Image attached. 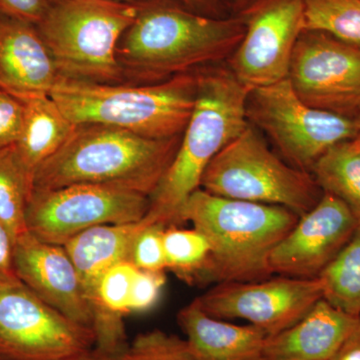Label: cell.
<instances>
[{"mask_svg":"<svg viewBox=\"0 0 360 360\" xmlns=\"http://www.w3.org/2000/svg\"><path fill=\"white\" fill-rule=\"evenodd\" d=\"M245 32L238 14L212 18L170 0H143L117 46L124 75L155 80L231 56Z\"/></svg>","mask_w":360,"mask_h":360,"instance_id":"obj_1","label":"cell"},{"mask_svg":"<svg viewBox=\"0 0 360 360\" xmlns=\"http://www.w3.org/2000/svg\"><path fill=\"white\" fill-rule=\"evenodd\" d=\"M298 217L281 206L194 191L180 210L179 224L191 222L210 243V257L198 284L269 278L270 255Z\"/></svg>","mask_w":360,"mask_h":360,"instance_id":"obj_2","label":"cell"},{"mask_svg":"<svg viewBox=\"0 0 360 360\" xmlns=\"http://www.w3.org/2000/svg\"><path fill=\"white\" fill-rule=\"evenodd\" d=\"M245 89L231 70L198 75L195 105L174 160L149 195L143 219L149 224H179L182 206L200 188L213 158L248 127Z\"/></svg>","mask_w":360,"mask_h":360,"instance_id":"obj_3","label":"cell"},{"mask_svg":"<svg viewBox=\"0 0 360 360\" xmlns=\"http://www.w3.org/2000/svg\"><path fill=\"white\" fill-rule=\"evenodd\" d=\"M181 136L153 139L108 125H75L63 148L37 168L33 188L99 184L149 198L174 160Z\"/></svg>","mask_w":360,"mask_h":360,"instance_id":"obj_4","label":"cell"},{"mask_svg":"<svg viewBox=\"0 0 360 360\" xmlns=\"http://www.w3.org/2000/svg\"><path fill=\"white\" fill-rule=\"evenodd\" d=\"M198 75L155 84H97L59 75L49 96L75 125L103 124L153 139L184 134L195 105Z\"/></svg>","mask_w":360,"mask_h":360,"instance_id":"obj_5","label":"cell"},{"mask_svg":"<svg viewBox=\"0 0 360 360\" xmlns=\"http://www.w3.org/2000/svg\"><path fill=\"white\" fill-rule=\"evenodd\" d=\"M37 25L61 77L120 84L125 77L117 46L141 4L110 0H49Z\"/></svg>","mask_w":360,"mask_h":360,"instance_id":"obj_6","label":"cell"},{"mask_svg":"<svg viewBox=\"0 0 360 360\" xmlns=\"http://www.w3.org/2000/svg\"><path fill=\"white\" fill-rule=\"evenodd\" d=\"M200 188L229 200L281 206L298 217L323 193L310 172L274 155L250 125L213 158Z\"/></svg>","mask_w":360,"mask_h":360,"instance_id":"obj_7","label":"cell"},{"mask_svg":"<svg viewBox=\"0 0 360 360\" xmlns=\"http://www.w3.org/2000/svg\"><path fill=\"white\" fill-rule=\"evenodd\" d=\"M246 117L266 132L292 167L310 172L326 151L354 139L356 120L312 108L290 79L251 90Z\"/></svg>","mask_w":360,"mask_h":360,"instance_id":"obj_8","label":"cell"},{"mask_svg":"<svg viewBox=\"0 0 360 360\" xmlns=\"http://www.w3.org/2000/svg\"><path fill=\"white\" fill-rule=\"evenodd\" d=\"M148 207V195L120 187L78 184L33 188L26 226L40 240L63 246L92 227L141 221Z\"/></svg>","mask_w":360,"mask_h":360,"instance_id":"obj_9","label":"cell"},{"mask_svg":"<svg viewBox=\"0 0 360 360\" xmlns=\"http://www.w3.org/2000/svg\"><path fill=\"white\" fill-rule=\"evenodd\" d=\"M96 343L94 329L71 321L20 279L0 281V360H63Z\"/></svg>","mask_w":360,"mask_h":360,"instance_id":"obj_10","label":"cell"},{"mask_svg":"<svg viewBox=\"0 0 360 360\" xmlns=\"http://www.w3.org/2000/svg\"><path fill=\"white\" fill-rule=\"evenodd\" d=\"M236 14L245 32L231 54L232 75L250 91L286 79L303 32L302 0H252Z\"/></svg>","mask_w":360,"mask_h":360,"instance_id":"obj_11","label":"cell"},{"mask_svg":"<svg viewBox=\"0 0 360 360\" xmlns=\"http://www.w3.org/2000/svg\"><path fill=\"white\" fill-rule=\"evenodd\" d=\"M321 298L319 278L281 276L215 284L195 300L215 319H243L272 336L302 319Z\"/></svg>","mask_w":360,"mask_h":360,"instance_id":"obj_12","label":"cell"},{"mask_svg":"<svg viewBox=\"0 0 360 360\" xmlns=\"http://www.w3.org/2000/svg\"><path fill=\"white\" fill-rule=\"evenodd\" d=\"M305 103L356 118L360 113V49L326 33L304 32L296 42L290 72Z\"/></svg>","mask_w":360,"mask_h":360,"instance_id":"obj_13","label":"cell"},{"mask_svg":"<svg viewBox=\"0 0 360 360\" xmlns=\"http://www.w3.org/2000/svg\"><path fill=\"white\" fill-rule=\"evenodd\" d=\"M359 221L343 201L323 193L274 248L271 274L295 278H317L352 238Z\"/></svg>","mask_w":360,"mask_h":360,"instance_id":"obj_14","label":"cell"},{"mask_svg":"<svg viewBox=\"0 0 360 360\" xmlns=\"http://www.w3.org/2000/svg\"><path fill=\"white\" fill-rule=\"evenodd\" d=\"M15 276L47 304L71 321L94 329V314L65 246L26 232L14 241Z\"/></svg>","mask_w":360,"mask_h":360,"instance_id":"obj_15","label":"cell"},{"mask_svg":"<svg viewBox=\"0 0 360 360\" xmlns=\"http://www.w3.org/2000/svg\"><path fill=\"white\" fill-rule=\"evenodd\" d=\"M58 77L37 25L0 13V89L25 101L49 96Z\"/></svg>","mask_w":360,"mask_h":360,"instance_id":"obj_16","label":"cell"},{"mask_svg":"<svg viewBox=\"0 0 360 360\" xmlns=\"http://www.w3.org/2000/svg\"><path fill=\"white\" fill-rule=\"evenodd\" d=\"M359 321L321 298L292 326L267 336L264 360H328Z\"/></svg>","mask_w":360,"mask_h":360,"instance_id":"obj_17","label":"cell"},{"mask_svg":"<svg viewBox=\"0 0 360 360\" xmlns=\"http://www.w3.org/2000/svg\"><path fill=\"white\" fill-rule=\"evenodd\" d=\"M198 360H264L267 335L255 326H238L205 314L196 300L177 315Z\"/></svg>","mask_w":360,"mask_h":360,"instance_id":"obj_18","label":"cell"},{"mask_svg":"<svg viewBox=\"0 0 360 360\" xmlns=\"http://www.w3.org/2000/svg\"><path fill=\"white\" fill-rule=\"evenodd\" d=\"M144 224L142 219L131 224L99 225L77 234L63 245L91 309L101 276L113 265L129 262L132 241Z\"/></svg>","mask_w":360,"mask_h":360,"instance_id":"obj_19","label":"cell"},{"mask_svg":"<svg viewBox=\"0 0 360 360\" xmlns=\"http://www.w3.org/2000/svg\"><path fill=\"white\" fill-rule=\"evenodd\" d=\"M22 103V127L14 148L34 180L37 168L63 148L75 125L49 96L27 99Z\"/></svg>","mask_w":360,"mask_h":360,"instance_id":"obj_20","label":"cell"},{"mask_svg":"<svg viewBox=\"0 0 360 360\" xmlns=\"http://www.w3.org/2000/svg\"><path fill=\"white\" fill-rule=\"evenodd\" d=\"M310 174L322 193L333 194L347 205L360 225V150L350 141L326 151Z\"/></svg>","mask_w":360,"mask_h":360,"instance_id":"obj_21","label":"cell"},{"mask_svg":"<svg viewBox=\"0 0 360 360\" xmlns=\"http://www.w3.org/2000/svg\"><path fill=\"white\" fill-rule=\"evenodd\" d=\"M317 278L326 302L345 314L360 317V225Z\"/></svg>","mask_w":360,"mask_h":360,"instance_id":"obj_22","label":"cell"},{"mask_svg":"<svg viewBox=\"0 0 360 360\" xmlns=\"http://www.w3.org/2000/svg\"><path fill=\"white\" fill-rule=\"evenodd\" d=\"M33 191L28 174L13 146L0 149V222L13 240L25 234L26 208Z\"/></svg>","mask_w":360,"mask_h":360,"instance_id":"obj_23","label":"cell"},{"mask_svg":"<svg viewBox=\"0 0 360 360\" xmlns=\"http://www.w3.org/2000/svg\"><path fill=\"white\" fill-rule=\"evenodd\" d=\"M303 32L326 33L360 49V0H302Z\"/></svg>","mask_w":360,"mask_h":360,"instance_id":"obj_24","label":"cell"},{"mask_svg":"<svg viewBox=\"0 0 360 360\" xmlns=\"http://www.w3.org/2000/svg\"><path fill=\"white\" fill-rule=\"evenodd\" d=\"M167 270L188 284H198L210 255L207 238L198 229L170 225L163 236Z\"/></svg>","mask_w":360,"mask_h":360,"instance_id":"obj_25","label":"cell"},{"mask_svg":"<svg viewBox=\"0 0 360 360\" xmlns=\"http://www.w3.org/2000/svg\"><path fill=\"white\" fill-rule=\"evenodd\" d=\"M120 360H198L186 340L165 331L137 335L123 350Z\"/></svg>","mask_w":360,"mask_h":360,"instance_id":"obj_26","label":"cell"},{"mask_svg":"<svg viewBox=\"0 0 360 360\" xmlns=\"http://www.w3.org/2000/svg\"><path fill=\"white\" fill-rule=\"evenodd\" d=\"M144 220V219H143ZM146 224L135 236L130 248L129 262L137 269L146 271H165L163 236L167 226L161 224Z\"/></svg>","mask_w":360,"mask_h":360,"instance_id":"obj_27","label":"cell"},{"mask_svg":"<svg viewBox=\"0 0 360 360\" xmlns=\"http://www.w3.org/2000/svg\"><path fill=\"white\" fill-rule=\"evenodd\" d=\"M165 272L137 269L130 300V314L146 311L155 307L165 288Z\"/></svg>","mask_w":360,"mask_h":360,"instance_id":"obj_28","label":"cell"},{"mask_svg":"<svg viewBox=\"0 0 360 360\" xmlns=\"http://www.w3.org/2000/svg\"><path fill=\"white\" fill-rule=\"evenodd\" d=\"M22 120V101L0 89V149L16 143Z\"/></svg>","mask_w":360,"mask_h":360,"instance_id":"obj_29","label":"cell"},{"mask_svg":"<svg viewBox=\"0 0 360 360\" xmlns=\"http://www.w3.org/2000/svg\"><path fill=\"white\" fill-rule=\"evenodd\" d=\"M49 4V0H0V13L37 25Z\"/></svg>","mask_w":360,"mask_h":360,"instance_id":"obj_30","label":"cell"},{"mask_svg":"<svg viewBox=\"0 0 360 360\" xmlns=\"http://www.w3.org/2000/svg\"><path fill=\"white\" fill-rule=\"evenodd\" d=\"M14 240L0 222V281L18 278L13 267Z\"/></svg>","mask_w":360,"mask_h":360,"instance_id":"obj_31","label":"cell"},{"mask_svg":"<svg viewBox=\"0 0 360 360\" xmlns=\"http://www.w3.org/2000/svg\"><path fill=\"white\" fill-rule=\"evenodd\" d=\"M182 6L189 11L202 14V15L212 16V18H227L226 2L225 0H179Z\"/></svg>","mask_w":360,"mask_h":360,"instance_id":"obj_32","label":"cell"},{"mask_svg":"<svg viewBox=\"0 0 360 360\" xmlns=\"http://www.w3.org/2000/svg\"><path fill=\"white\" fill-rule=\"evenodd\" d=\"M328 360H360V321Z\"/></svg>","mask_w":360,"mask_h":360,"instance_id":"obj_33","label":"cell"},{"mask_svg":"<svg viewBox=\"0 0 360 360\" xmlns=\"http://www.w3.org/2000/svg\"><path fill=\"white\" fill-rule=\"evenodd\" d=\"M124 349L125 348L120 350L108 349V348L94 345V347L85 350L82 354L73 355V356L63 360H120V356Z\"/></svg>","mask_w":360,"mask_h":360,"instance_id":"obj_34","label":"cell"},{"mask_svg":"<svg viewBox=\"0 0 360 360\" xmlns=\"http://www.w3.org/2000/svg\"><path fill=\"white\" fill-rule=\"evenodd\" d=\"M250 1H252V0H226V6L232 7L238 13L243 7L248 6Z\"/></svg>","mask_w":360,"mask_h":360,"instance_id":"obj_35","label":"cell"},{"mask_svg":"<svg viewBox=\"0 0 360 360\" xmlns=\"http://www.w3.org/2000/svg\"><path fill=\"white\" fill-rule=\"evenodd\" d=\"M355 120H356L357 131L356 134H355L354 139H352V141H350V143H352L355 148L359 149L360 150V113L359 116L355 118Z\"/></svg>","mask_w":360,"mask_h":360,"instance_id":"obj_36","label":"cell"},{"mask_svg":"<svg viewBox=\"0 0 360 360\" xmlns=\"http://www.w3.org/2000/svg\"><path fill=\"white\" fill-rule=\"evenodd\" d=\"M110 1L124 2V4H141L143 0H110Z\"/></svg>","mask_w":360,"mask_h":360,"instance_id":"obj_37","label":"cell"}]
</instances>
